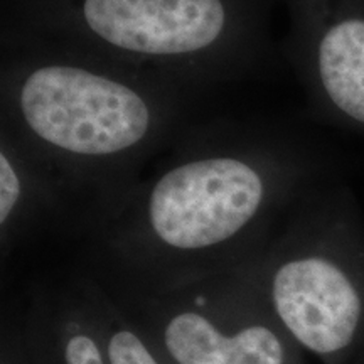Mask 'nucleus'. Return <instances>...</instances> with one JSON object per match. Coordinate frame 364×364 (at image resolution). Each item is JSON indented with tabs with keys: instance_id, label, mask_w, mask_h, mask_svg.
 Instances as JSON below:
<instances>
[{
	"instance_id": "obj_9",
	"label": "nucleus",
	"mask_w": 364,
	"mask_h": 364,
	"mask_svg": "<svg viewBox=\"0 0 364 364\" xmlns=\"http://www.w3.org/2000/svg\"><path fill=\"white\" fill-rule=\"evenodd\" d=\"M0 364H49L22 312L4 317L0 338Z\"/></svg>"
},
{
	"instance_id": "obj_1",
	"label": "nucleus",
	"mask_w": 364,
	"mask_h": 364,
	"mask_svg": "<svg viewBox=\"0 0 364 364\" xmlns=\"http://www.w3.org/2000/svg\"><path fill=\"white\" fill-rule=\"evenodd\" d=\"M324 179L317 157L284 132L235 120L193 124L85 240V268L117 295L235 272Z\"/></svg>"
},
{
	"instance_id": "obj_7",
	"label": "nucleus",
	"mask_w": 364,
	"mask_h": 364,
	"mask_svg": "<svg viewBox=\"0 0 364 364\" xmlns=\"http://www.w3.org/2000/svg\"><path fill=\"white\" fill-rule=\"evenodd\" d=\"M285 51L312 108L364 134V0H284Z\"/></svg>"
},
{
	"instance_id": "obj_3",
	"label": "nucleus",
	"mask_w": 364,
	"mask_h": 364,
	"mask_svg": "<svg viewBox=\"0 0 364 364\" xmlns=\"http://www.w3.org/2000/svg\"><path fill=\"white\" fill-rule=\"evenodd\" d=\"M275 0H0V41H46L198 91L272 59Z\"/></svg>"
},
{
	"instance_id": "obj_8",
	"label": "nucleus",
	"mask_w": 364,
	"mask_h": 364,
	"mask_svg": "<svg viewBox=\"0 0 364 364\" xmlns=\"http://www.w3.org/2000/svg\"><path fill=\"white\" fill-rule=\"evenodd\" d=\"M78 235L76 213L58 176L11 129L0 125L2 258L46 231Z\"/></svg>"
},
{
	"instance_id": "obj_4",
	"label": "nucleus",
	"mask_w": 364,
	"mask_h": 364,
	"mask_svg": "<svg viewBox=\"0 0 364 364\" xmlns=\"http://www.w3.org/2000/svg\"><path fill=\"white\" fill-rule=\"evenodd\" d=\"M245 268L304 353L364 364V220L351 189H309Z\"/></svg>"
},
{
	"instance_id": "obj_5",
	"label": "nucleus",
	"mask_w": 364,
	"mask_h": 364,
	"mask_svg": "<svg viewBox=\"0 0 364 364\" xmlns=\"http://www.w3.org/2000/svg\"><path fill=\"white\" fill-rule=\"evenodd\" d=\"M113 295L166 364H307L245 267L156 294Z\"/></svg>"
},
{
	"instance_id": "obj_2",
	"label": "nucleus",
	"mask_w": 364,
	"mask_h": 364,
	"mask_svg": "<svg viewBox=\"0 0 364 364\" xmlns=\"http://www.w3.org/2000/svg\"><path fill=\"white\" fill-rule=\"evenodd\" d=\"M0 48V125L58 176L88 240L193 125L201 91L70 46Z\"/></svg>"
},
{
	"instance_id": "obj_6",
	"label": "nucleus",
	"mask_w": 364,
	"mask_h": 364,
	"mask_svg": "<svg viewBox=\"0 0 364 364\" xmlns=\"http://www.w3.org/2000/svg\"><path fill=\"white\" fill-rule=\"evenodd\" d=\"M21 312L49 364H166L139 322L88 268L36 285Z\"/></svg>"
}]
</instances>
